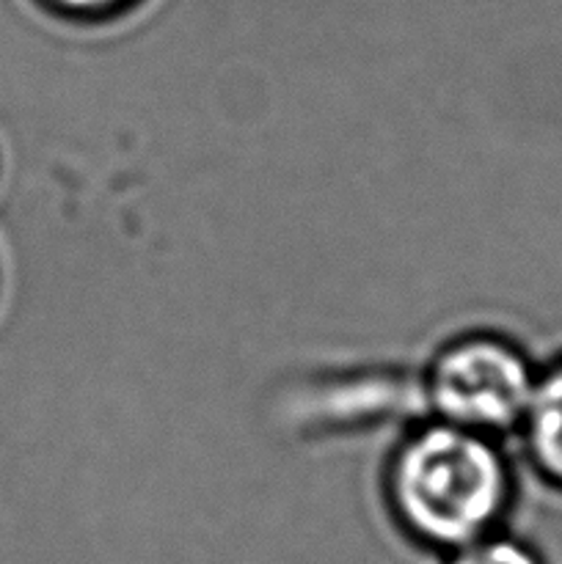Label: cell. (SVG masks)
Segmentation results:
<instances>
[{
	"instance_id": "6da1fadb",
	"label": "cell",
	"mask_w": 562,
	"mask_h": 564,
	"mask_svg": "<svg viewBox=\"0 0 562 564\" xmlns=\"http://www.w3.org/2000/svg\"><path fill=\"white\" fill-rule=\"evenodd\" d=\"M516 496L505 441L435 419L408 424L380 468L386 521L435 560L507 527Z\"/></svg>"
},
{
	"instance_id": "7a4b0ae2",
	"label": "cell",
	"mask_w": 562,
	"mask_h": 564,
	"mask_svg": "<svg viewBox=\"0 0 562 564\" xmlns=\"http://www.w3.org/2000/svg\"><path fill=\"white\" fill-rule=\"evenodd\" d=\"M540 364L496 328L450 334L430 350L417 378L422 416L505 441L516 435Z\"/></svg>"
},
{
	"instance_id": "3957f363",
	"label": "cell",
	"mask_w": 562,
	"mask_h": 564,
	"mask_svg": "<svg viewBox=\"0 0 562 564\" xmlns=\"http://www.w3.org/2000/svg\"><path fill=\"white\" fill-rule=\"evenodd\" d=\"M516 438L529 471L562 494V356L540 364Z\"/></svg>"
},
{
	"instance_id": "277c9868",
	"label": "cell",
	"mask_w": 562,
	"mask_h": 564,
	"mask_svg": "<svg viewBox=\"0 0 562 564\" xmlns=\"http://www.w3.org/2000/svg\"><path fill=\"white\" fill-rule=\"evenodd\" d=\"M441 564H549V560L534 540L521 538L510 527H501L441 556Z\"/></svg>"
},
{
	"instance_id": "5b68a950",
	"label": "cell",
	"mask_w": 562,
	"mask_h": 564,
	"mask_svg": "<svg viewBox=\"0 0 562 564\" xmlns=\"http://www.w3.org/2000/svg\"><path fill=\"white\" fill-rule=\"evenodd\" d=\"M44 6L55 11L61 17H69V20H108V17L119 14L121 9L132 6L136 0H42Z\"/></svg>"
}]
</instances>
